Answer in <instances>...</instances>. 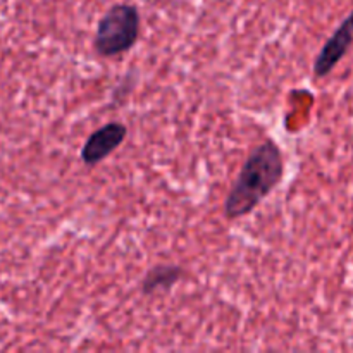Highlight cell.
I'll return each instance as SVG.
<instances>
[{
  "label": "cell",
  "mask_w": 353,
  "mask_h": 353,
  "mask_svg": "<svg viewBox=\"0 0 353 353\" xmlns=\"http://www.w3.org/2000/svg\"><path fill=\"white\" fill-rule=\"evenodd\" d=\"M285 174V162L278 145L265 140L252 148L224 202V216L240 219L254 212L262 200L274 192Z\"/></svg>",
  "instance_id": "cell-1"
},
{
  "label": "cell",
  "mask_w": 353,
  "mask_h": 353,
  "mask_svg": "<svg viewBox=\"0 0 353 353\" xmlns=\"http://www.w3.org/2000/svg\"><path fill=\"white\" fill-rule=\"evenodd\" d=\"M140 26L141 17L137 6L116 3L100 17L93 48L102 57H116L137 43Z\"/></svg>",
  "instance_id": "cell-2"
},
{
  "label": "cell",
  "mask_w": 353,
  "mask_h": 353,
  "mask_svg": "<svg viewBox=\"0 0 353 353\" xmlns=\"http://www.w3.org/2000/svg\"><path fill=\"white\" fill-rule=\"evenodd\" d=\"M353 43V10L341 21L333 34L326 40L321 52L314 61V74L316 78H326L338 65V62L347 55Z\"/></svg>",
  "instance_id": "cell-3"
},
{
  "label": "cell",
  "mask_w": 353,
  "mask_h": 353,
  "mask_svg": "<svg viewBox=\"0 0 353 353\" xmlns=\"http://www.w3.org/2000/svg\"><path fill=\"white\" fill-rule=\"evenodd\" d=\"M128 130L123 123H107L102 128L93 131L90 138L86 140L85 147L81 150V161L86 165H97L109 157L112 152L121 147L124 140H126Z\"/></svg>",
  "instance_id": "cell-4"
},
{
  "label": "cell",
  "mask_w": 353,
  "mask_h": 353,
  "mask_svg": "<svg viewBox=\"0 0 353 353\" xmlns=\"http://www.w3.org/2000/svg\"><path fill=\"white\" fill-rule=\"evenodd\" d=\"M183 278V269L179 265L161 264L148 269L141 281V293L154 295L157 292H169Z\"/></svg>",
  "instance_id": "cell-5"
}]
</instances>
